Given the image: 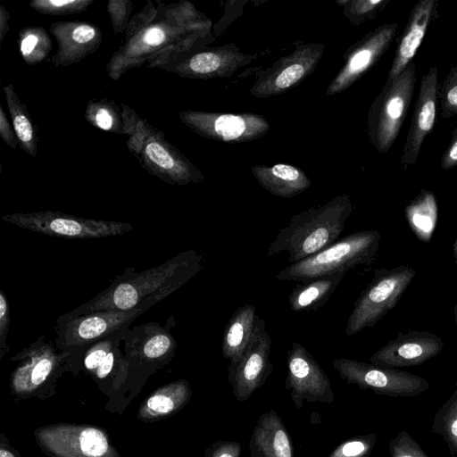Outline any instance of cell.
I'll return each instance as SVG.
<instances>
[{
  "instance_id": "484cf974",
  "label": "cell",
  "mask_w": 457,
  "mask_h": 457,
  "mask_svg": "<svg viewBox=\"0 0 457 457\" xmlns=\"http://www.w3.org/2000/svg\"><path fill=\"white\" fill-rule=\"evenodd\" d=\"M253 174L266 190L277 196L293 197L311 186V181L303 171L287 164L255 167Z\"/></svg>"
},
{
  "instance_id": "7dc6e473",
  "label": "cell",
  "mask_w": 457,
  "mask_h": 457,
  "mask_svg": "<svg viewBox=\"0 0 457 457\" xmlns=\"http://www.w3.org/2000/svg\"><path fill=\"white\" fill-rule=\"evenodd\" d=\"M454 320L457 328V303L453 307Z\"/></svg>"
},
{
  "instance_id": "277c9868",
  "label": "cell",
  "mask_w": 457,
  "mask_h": 457,
  "mask_svg": "<svg viewBox=\"0 0 457 457\" xmlns=\"http://www.w3.org/2000/svg\"><path fill=\"white\" fill-rule=\"evenodd\" d=\"M15 363L8 378L11 395L16 401L45 400L55 394L58 380L70 372L71 354L60 351L44 336L10 358Z\"/></svg>"
},
{
  "instance_id": "f546056e",
  "label": "cell",
  "mask_w": 457,
  "mask_h": 457,
  "mask_svg": "<svg viewBox=\"0 0 457 457\" xmlns=\"http://www.w3.org/2000/svg\"><path fill=\"white\" fill-rule=\"evenodd\" d=\"M85 119L92 126L115 134L128 135L122 107L112 100H90L85 110Z\"/></svg>"
},
{
  "instance_id": "7a4b0ae2",
  "label": "cell",
  "mask_w": 457,
  "mask_h": 457,
  "mask_svg": "<svg viewBox=\"0 0 457 457\" xmlns=\"http://www.w3.org/2000/svg\"><path fill=\"white\" fill-rule=\"evenodd\" d=\"M202 262V255L187 250L143 271L127 268L88 302L61 316L72 318L99 311H148L194 278L203 269Z\"/></svg>"
},
{
  "instance_id": "f1b7e54d",
  "label": "cell",
  "mask_w": 457,
  "mask_h": 457,
  "mask_svg": "<svg viewBox=\"0 0 457 457\" xmlns=\"http://www.w3.org/2000/svg\"><path fill=\"white\" fill-rule=\"evenodd\" d=\"M405 219L420 241L431 240L437 221V204L434 194L421 190L404 209Z\"/></svg>"
},
{
  "instance_id": "7c38bea8",
  "label": "cell",
  "mask_w": 457,
  "mask_h": 457,
  "mask_svg": "<svg viewBox=\"0 0 457 457\" xmlns=\"http://www.w3.org/2000/svg\"><path fill=\"white\" fill-rule=\"evenodd\" d=\"M36 444L47 457H121L102 428L54 423L33 431Z\"/></svg>"
},
{
  "instance_id": "74e56055",
  "label": "cell",
  "mask_w": 457,
  "mask_h": 457,
  "mask_svg": "<svg viewBox=\"0 0 457 457\" xmlns=\"http://www.w3.org/2000/svg\"><path fill=\"white\" fill-rule=\"evenodd\" d=\"M304 62H295L286 67L275 78L273 87L276 90H283L296 83L306 72Z\"/></svg>"
},
{
  "instance_id": "5bb4252c",
  "label": "cell",
  "mask_w": 457,
  "mask_h": 457,
  "mask_svg": "<svg viewBox=\"0 0 457 457\" xmlns=\"http://www.w3.org/2000/svg\"><path fill=\"white\" fill-rule=\"evenodd\" d=\"M146 311H99L72 318L59 316L54 326L55 346L60 351L72 353L114 332L129 328Z\"/></svg>"
},
{
  "instance_id": "8fae6325",
  "label": "cell",
  "mask_w": 457,
  "mask_h": 457,
  "mask_svg": "<svg viewBox=\"0 0 457 457\" xmlns=\"http://www.w3.org/2000/svg\"><path fill=\"white\" fill-rule=\"evenodd\" d=\"M4 222L51 237L96 239L132 231L129 223L78 217L60 211L14 212L1 217Z\"/></svg>"
},
{
  "instance_id": "bcb514c9",
  "label": "cell",
  "mask_w": 457,
  "mask_h": 457,
  "mask_svg": "<svg viewBox=\"0 0 457 457\" xmlns=\"http://www.w3.org/2000/svg\"><path fill=\"white\" fill-rule=\"evenodd\" d=\"M453 254L454 257V262L457 263V237L453 245Z\"/></svg>"
},
{
  "instance_id": "ac0fdd59",
  "label": "cell",
  "mask_w": 457,
  "mask_h": 457,
  "mask_svg": "<svg viewBox=\"0 0 457 457\" xmlns=\"http://www.w3.org/2000/svg\"><path fill=\"white\" fill-rule=\"evenodd\" d=\"M179 120L200 136L222 141H241L259 137L269 129L262 117L253 114H216L181 112Z\"/></svg>"
},
{
  "instance_id": "83f0119b",
  "label": "cell",
  "mask_w": 457,
  "mask_h": 457,
  "mask_svg": "<svg viewBox=\"0 0 457 457\" xmlns=\"http://www.w3.org/2000/svg\"><path fill=\"white\" fill-rule=\"evenodd\" d=\"M12 125L21 150L31 157L37 154L38 129L27 106L18 96L12 84L3 87Z\"/></svg>"
},
{
  "instance_id": "4dcf8cb0",
  "label": "cell",
  "mask_w": 457,
  "mask_h": 457,
  "mask_svg": "<svg viewBox=\"0 0 457 457\" xmlns=\"http://www.w3.org/2000/svg\"><path fill=\"white\" fill-rule=\"evenodd\" d=\"M18 45L21 57L28 65L46 61L53 49V41L45 28L28 26L21 29Z\"/></svg>"
},
{
  "instance_id": "52a82bcc",
  "label": "cell",
  "mask_w": 457,
  "mask_h": 457,
  "mask_svg": "<svg viewBox=\"0 0 457 457\" xmlns=\"http://www.w3.org/2000/svg\"><path fill=\"white\" fill-rule=\"evenodd\" d=\"M176 325L173 316L164 326L147 322L125 329L122 337L124 355L129 363V387L137 394L149 376L167 365L174 357L177 342L171 333Z\"/></svg>"
},
{
  "instance_id": "d6a6232c",
  "label": "cell",
  "mask_w": 457,
  "mask_h": 457,
  "mask_svg": "<svg viewBox=\"0 0 457 457\" xmlns=\"http://www.w3.org/2000/svg\"><path fill=\"white\" fill-rule=\"evenodd\" d=\"M94 2L95 0H32L29 6L41 14L58 16L81 13Z\"/></svg>"
},
{
  "instance_id": "ab89813d",
  "label": "cell",
  "mask_w": 457,
  "mask_h": 457,
  "mask_svg": "<svg viewBox=\"0 0 457 457\" xmlns=\"http://www.w3.org/2000/svg\"><path fill=\"white\" fill-rule=\"evenodd\" d=\"M241 445L236 441L218 440L210 445L204 452L205 457H240Z\"/></svg>"
},
{
  "instance_id": "ee69618b",
  "label": "cell",
  "mask_w": 457,
  "mask_h": 457,
  "mask_svg": "<svg viewBox=\"0 0 457 457\" xmlns=\"http://www.w3.org/2000/svg\"><path fill=\"white\" fill-rule=\"evenodd\" d=\"M11 15L7 9L0 5V43L3 44L8 31L10 30L9 21Z\"/></svg>"
},
{
  "instance_id": "d4e9b609",
  "label": "cell",
  "mask_w": 457,
  "mask_h": 457,
  "mask_svg": "<svg viewBox=\"0 0 457 457\" xmlns=\"http://www.w3.org/2000/svg\"><path fill=\"white\" fill-rule=\"evenodd\" d=\"M256 308L245 304L235 311L228 320L222 337V355L229 360V366H235L246 350L256 324Z\"/></svg>"
},
{
  "instance_id": "2e32d148",
  "label": "cell",
  "mask_w": 457,
  "mask_h": 457,
  "mask_svg": "<svg viewBox=\"0 0 457 457\" xmlns=\"http://www.w3.org/2000/svg\"><path fill=\"white\" fill-rule=\"evenodd\" d=\"M271 338L260 317L251 341L240 361L228 368V380L237 401H246L266 381L272 370L270 361Z\"/></svg>"
},
{
  "instance_id": "ffe728a7",
  "label": "cell",
  "mask_w": 457,
  "mask_h": 457,
  "mask_svg": "<svg viewBox=\"0 0 457 457\" xmlns=\"http://www.w3.org/2000/svg\"><path fill=\"white\" fill-rule=\"evenodd\" d=\"M49 31L57 43V51L50 59L55 67H67L81 62L96 53L103 43L101 29L87 21L54 22L49 25Z\"/></svg>"
},
{
  "instance_id": "f35d334b",
  "label": "cell",
  "mask_w": 457,
  "mask_h": 457,
  "mask_svg": "<svg viewBox=\"0 0 457 457\" xmlns=\"http://www.w3.org/2000/svg\"><path fill=\"white\" fill-rule=\"evenodd\" d=\"M10 325V305L8 299L3 291L0 289V360L9 351L7 345V337Z\"/></svg>"
},
{
  "instance_id": "4316f807",
  "label": "cell",
  "mask_w": 457,
  "mask_h": 457,
  "mask_svg": "<svg viewBox=\"0 0 457 457\" xmlns=\"http://www.w3.org/2000/svg\"><path fill=\"white\" fill-rule=\"evenodd\" d=\"M346 272L301 282L288 296V305L296 312L316 311L324 306Z\"/></svg>"
},
{
  "instance_id": "30bf717a",
  "label": "cell",
  "mask_w": 457,
  "mask_h": 457,
  "mask_svg": "<svg viewBox=\"0 0 457 457\" xmlns=\"http://www.w3.org/2000/svg\"><path fill=\"white\" fill-rule=\"evenodd\" d=\"M416 84V64L411 61L395 79L386 82L372 105L370 135L378 152L386 153L395 143L410 108Z\"/></svg>"
},
{
  "instance_id": "b9f144b4",
  "label": "cell",
  "mask_w": 457,
  "mask_h": 457,
  "mask_svg": "<svg viewBox=\"0 0 457 457\" xmlns=\"http://www.w3.org/2000/svg\"><path fill=\"white\" fill-rule=\"evenodd\" d=\"M389 0L357 1L353 4V12L361 16H371L386 7Z\"/></svg>"
},
{
  "instance_id": "cb8c5ba5",
  "label": "cell",
  "mask_w": 457,
  "mask_h": 457,
  "mask_svg": "<svg viewBox=\"0 0 457 457\" xmlns=\"http://www.w3.org/2000/svg\"><path fill=\"white\" fill-rule=\"evenodd\" d=\"M192 396V388L187 379L170 382L145 399L137 411V418L144 422L166 419L180 411Z\"/></svg>"
},
{
  "instance_id": "7bdbcfd3",
  "label": "cell",
  "mask_w": 457,
  "mask_h": 457,
  "mask_svg": "<svg viewBox=\"0 0 457 457\" xmlns=\"http://www.w3.org/2000/svg\"><path fill=\"white\" fill-rule=\"evenodd\" d=\"M441 166L444 170L457 166V128L453 130L450 143L442 155Z\"/></svg>"
},
{
  "instance_id": "836d02e7",
  "label": "cell",
  "mask_w": 457,
  "mask_h": 457,
  "mask_svg": "<svg viewBox=\"0 0 457 457\" xmlns=\"http://www.w3.org/2000/svg\"><path fill=\"white\" fill-rule=\"evenodd\" d=\"M438 102L443 118L457 116V65L450 69L445 80L439 85Z\"/></svg>"
},
{
  "instance_id": "9c48e42d",
  "label": "cell",
  "mask_w": 457,
  "mask_h": 457,
  "mask_svg": "<svg viewBox=\"0 0 457 457\" xmlns=\"http://www.w3.org/2000/svg\"><path fill=\"white\" fill-rule=\"evenodd\" d=\"M125 329L69 353L70 372L78 375L79 372L84 371L92 378L98 388L110 397L129 390V363L120 349Z\"/></svg>"
},
{
  "instance_id": "8d00e7d4",
  "label": "cell",
  "mask_w": 457,
  "mask_h": 457,
  "mask_svg": "<svg viewBox=\"0 0 457 457\" xmlns=\"http://www.w3.org/2000/svg\"><path fill=\"white\" fill-rule=\"evenodd\" d=\"M133 4L130 0H110L107 3V12L112 29L116 34L126 32L129 26Z\"/></svg>"
},
{
  "instance_id": "60d3db41",
  "label": "cell",
  "mask_w": 457,
  "mask_h": 457,
  "mask_svg": "<svg viewBox=\"0 0 457 457\" xmlns=\"http://www.w3.org/2000/svg\"><path fill=\"white\" fill-rule=\"evenodd\" d=\"M0 137L4 143L12 149L19 145L17 136L12 125L7 119L3 106L0 104Z\"/></svg>"
},
{
  "instance_id": "6da1fadb",
  "label": "cell",
  "mask_w": 457,
  "mask_h": 457,
  "mask_svg": "<svg viewBox=\"0 0 457 457\" xmlns=\"http://www.w3.org/2000/svg\"><path fill=\"white\" fill-rule=\"evenodd\" d=\"M193 5L186 1L166 4L147 0L129 23L120 46L106 64L107 75L120 79L129 70L148 68L170 56L183 53L200 29Z\"/></svg>"
},
{
  "instance_id": "4fadbf2b",
  "label": "cell",
  "mask_w": 457,
  "mask_h": 457,
  "mask_svg": "<svg viewBox=\"0 0 457 457\" xmlns=\"http://www.w3.org/2000/svg\"><path fill=\"white\" fill-rule=\"evenodd\" d=\"M332 365L345 383L378 395L412 397L429 388L428 381L423 377L398 369L346 358H337Z\"/></svg>"
},
{
  "instance_id": "1f68e13d",
  "label": "cell",
  "mask_w": 457,
  "mask_h": 457,
  "mask_svg": "<svg viewBox=\"0 0 457 457\" xmlns=\"http://www.w3.org/2000/svg\"><path fill=\"white\" fill-rule=\"evenodd\" d=\"M431 431L442 436L450 453L457 456V389L436 411Z\"/></svg>"
},
{
  "instance_id": "603a6c76",
  "label": "cell",
  "mask_w": 457,
  "mask_h": 457,
  "mask_svg": "<svg viewBox=\"0 0 457 457\" xmlns=\"http://www.w3.org/2000/svg\"><path fill=\"white\" fill-rule=\"evenodd\" d=\"M249 447L251 457H294L288 432L274 410L258 419Z\"/></svg>"
},
{
  "instance_id": "44dd1931",
  "label": "cell",
  "mask_w": 457,
  "mask_h": 457,
  "mask_svg": "<svg viewBox=\"0 0 457 457\" xmlns=\"http://www.w3.org/2000/svg\"><path fill=\"white\" fill-rule=\"evenodd\" d=\"M437 0H421L413 6L396 47L386 82L395 79L412 61L430 23L437 16Z\"/></svg>"
},
{
  "instance_id": "8992f818",
  "label": "cell",
  "mask_w": 457,
  "mask_h": 457,
  "mask_svg": "<svg viewBox=\"0 0 457 457\" xmlns=\"http://www.w3.org/2000/svg\"><path fill=\"white\" fill-rule=\"evenodd\" d=\"M127 146L148 173L167 184L184 186L203 179L199 170L165 135L137 112Z\"/></svg>"
},
{
  "instance_id": "7402d4cb",
  "label": "cell",
  "mask_w": 457,
  "mask_h": 457,
  "mask_svg": "<svg viewBox=\"0 0 457 457\" xmlns=\"http://www.w3.org/2000/svg\"><path fill=\"white\" fill-rule=\"evenodd\" d=\"M396 22L384 24L367 35L353 51L345 67L331 85L328 91L334 94L348 87L370 69L388 49L397 30Z\"/></svg>"
},
{
  "instance_id": "3957f363",
  "label": "cell",
  "mask_w": 457,
  "mask_h": 457,
  "mask_svg": "<svg viewBox=\"0 0 457 457\" xmlns=\"http://www.w3.org/2000/svg\"><path fill=\"white\" fill-rule=\"evenodd\" d=\"M352 211L349 198L338 196L294 215L270 244L267 256L287 252V261L295 263L317 253L338 240Z\"/></svg>"
},
{
  "instance_id": "f6af8a7d",
  "label": "cell",
  "mask_w": 457,
  "mask_h": 457,
  "mask_svg": "<svg viewBox=\"0 0 457 457\" xmlns=\"http://www.w3.org/2000/svg\"><path fill=\"white\" fill-rule=\"evenodd\" d=\"M0 457H21L15 448H13L4 433L0 434Z\"/></svg>"
},
{
  "instance_id": "e575fe53",
  "label": "cell",
  "mask_w": 457,
  "mask_h": 457,
  "mask_svg": "<svg viewBox=\"0 0 457 457\" xmlns=\"http://www.w3.org/2000/svg\"><path fill=\"white\" fill-rule=\"evenodd\" d=\"M376 441V434L356 436L340 444L328 457H366Z\"/></svg>"
},
{
  "instance_id": "9a60e30c",
  "label": "cell",
  "mask_w": 457,
  "mask_h": 457,
  "mask_svg": "<svg viewBox=\"0 0 457 457\" xmlns=\"http://www.w3.org/2000/svg\"><path fill=\"white\" fill-rule=\"evenodd\" d=\"M286 388L297 409L303 403H332L335 395L328 375L299 342L294 341L287 356Z\"/></svg>"
},
{
  "instance_id": "5b68a950",
  "label": "cell",
  "mask_w": 457,
  "mask_h": 457,
  "mask_svg": "<svg viewBox=\"0 0 457 457\" xmlns=\"http://www.w3.org/2000/svg\"><path fill=\"white\" fill-rule=\"evenodd\" d=\"M380 240L378 230L351 233L317 253L286 267L275 275V278L301 283L347 272L358 265H369L377 255Z\"/></svg>"
},
{
  "instance_id": "d590c367",
  "label": "cell",
  "mask_w": 457,
  "mask_h": 457,
  "mask_svg": "<svg viewBox=\"0 0 457 457\" xmlns=\"http://www.w3.org/2000/svg\"><path fill=\"white\" fill-rule=\"evenodd\" d=\"M388 448L390 457H429L406 429L391 439Z\"/></svg>"
},
{
  "instance_id": "ba28073f",
  "label": "cell",
  "mask_w": 457,
  "mask_h": 457,
  "mask_svg": "<svg viewBox=\"0 0 457 457\" xmlns=\"http://www.w3.org/2000/svg\"><path fill=\"white\" fill-rule=\"evenodd\" d=\"M415 276L416 270L406 265L375 270L372 279L355 301L347 319L346 336L374 327L395 308Z\"/></svg>"
},
{
  "instance_id": "d6986e66",
  "label": "cell",
  "mask_w": 457,
  "mask_h": 457,
  "mask_svg": "<svg viewBox=\"0 0 457 457\" xmlns=\"http://www.w3.org/2000/svg\"><path fill=\"white\" fill-rule=\"evenodd\" d=\"M438 70L430 67L421 78L418 98L411 120L400 163L404 170L416 163L425 137L431 132L436 119L438 103Z\"/></svg>"
},
{
  "instance_id": "e0dca14e",
  "label": "cell",
  "mask_w": 457,
  "mask_h": 457,
  "mask_svg": "<svg viewBox=\"0 0 457 457\" xmlns=\"http://www.w3.org/2000/svg\"><path fill=\"white\" fill-rule=\"evenodd\" d=\"M444 346L443 339L430 331L399 332L375 352L370 361L372 364L389 369L418 366L438 355Z\"/></svg>"
}]
</instances>
